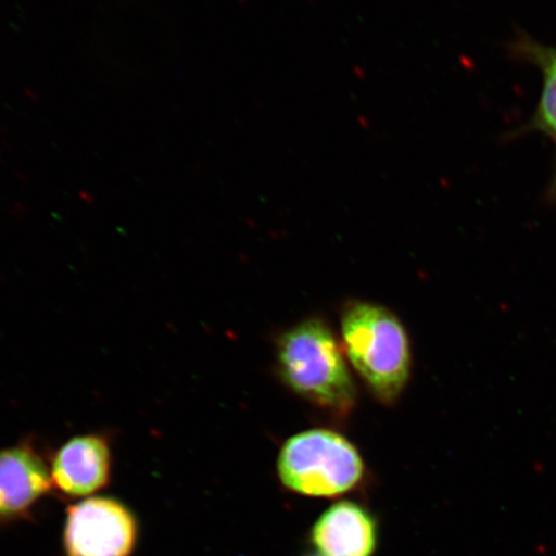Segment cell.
<instances>
[{"mask_svg": "<svg viewBox=\"0 0 556 556\" xmlns=\"http://www.w3.org/2000/svg\"><path fill=\"white\" fill-rule=\"evenodd\" d=\"M278 370L287 384L313 405L346 415L356 405L344 354L328 324L308 318L285 332L277 346Z\"/></svg>", "mask_w": 556, "mask_h": 556, "instance_id": "obj_1", "label": "cell"}, {"mask_svg": "<svg viewBox=\"0 0 556 556\" xmlns=\"http://www.w3.org/2000/svg\"><path fill=\"white\" fill-rule=\"evenodd\" d=\"M348 359L375 397L392 405L412 374V348L400 318L382 305L352 302L342 315Z\"/></svg>", "mask_w": 556, "mask_h": 556, "instance_id": "obj_2", "label": "cell"}, {"mask_svg": "<svg viewBox=\"0 0 556 556\" xmlns=\"http://www.w3.org/2000/svg\"><path fill=\"white\" fill-rule=\"evenodd\" d=\"M281 484L295 495L337 498L361 489L366 465L356 446L330 429H309L290 437L277 458Z\"/></svg>", "mask_w": 556, "mask_h": 556, "instance_id": "obj_3", "label": "cell"}, {"mask_svg": "<svg viewBox=\"0 0 556 556\" xmlns=\"http://www.w3.org/2000/svg\"><path fill=\"white\" fill-rule=\"evenodd\" d=\"M141 538L137 514L123 500L96 495L67 507L65 556H134Z\"/></svg>", "mask_w": 556, "mask_h": 556, "instance_id": "obj_4", "label": "cell"}, {"mask_svg": "<svg viewBox=\"0 0 556 556\" xmlns=\"http://www.w3.org/2000/svg\"><path fill=\"white\" fill-rule=\"evenodd\" d=\"M50 495L51 469L33 442L0 448V530L31 521Z\"/></svg>", "mask_w": 556, "mask_h": 556, "instance_id": "obj_5", "label": "cell"}, {"mask_svg": "<svg viewBox=\"0 0 556 556\" xmlns=\"http://www.w3.org/2000/svg\"><path fill=\"white\" fill-rule=\"evenodd\" d=\"M114 456L109 438L100 433L70 438L54 451L50 469L54 495L80 502L106 490L113 478Z\"/></svg>", "mask_w": 556, "mask_h": 556, "instance_id": "obj_6", "label": "cell"}, {"mask_svg": "<svg viewBox=\"0 0 556 556\" xmlns=\"http://www.w3.org/2000/svg\"><path fill=\"white\" fill-rule=\"evenodd\" d=\"M309 542L318 556H375L378 521L367 507L344 500L328 507L313 523Z\"/></svg>", "mask_w": 556, "mask_h": 556, "instance_id": "obj_7", "label": "cell"}, {"mask_svg": "<svg viewBox=\"0 0 556 556\" xmlns=\"http://www.w3.org/2000/svg\"><path fill=\"white\" fill-rule=\"evenodd\" d=\"M506 48L514 60L536 67L542 76L536 110L531 119L520 125L509 137L514 139L534 134L552 142L555 160L545 198L548 204H556V47L542 45L531 35L519 30Z\"/></svg>", "mask_w": 556, "mask_h": 556, "instance_id": "obj_8", "label": "cell"}, {"mask_svg": "<svg viewBox=\"0 0 556 556\" xmlns=\"http://www.w3.org/2000/svg\"><path fill=\"white\" fill-rule=\"evenodd\" d=\"M307 556H318V555L316 554V555H307Z\"/></svg>", "mask_w": 556, "mask_h": 556, "instance_id": "obj_9", "label": "cell"}]
</instances>
